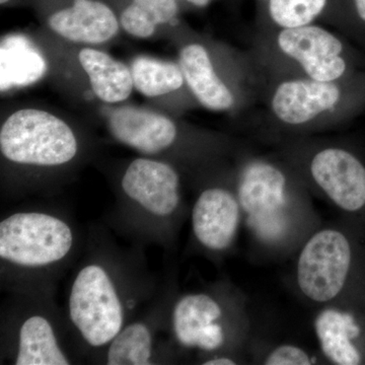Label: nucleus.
<instances>
[{"instance_id": "1", "label": "nucleus", "mask_w": 365, "mask_h": 365, "mask_svg": "<svg viewBox=\"0 0 365 365\" xmlns=\"http://www.w3.org/2000/svg\"><path fill=\"white\" fill-rule=\"evenodd\" d=\"M143 247L91 227L67 289L66 314L79 353L93 361L157 294Z\"/></svg>"}, {"instance_id": "2", "label": "nucleus", "mask_w": 365, "mask_h": 365, "mask_svg": "<svg viewBox=\"0 0 365 365\" xmlns=\"http://www.w3.org/2000/svg\"><path fill=\"white\" fill-rule=\"evenodd\" d=\"M83 249L66 211L46 205L9 211L0 220V288L6 294H55Z\"/></svg>"}, {"instance_id": "3", "label": "nucleus", "mask_w": 365, "mask_h": 365, "mask_svg": "<svg viewBox=\"0 0 365 365\" xmlns=\"http://www.w3.org/2000/svg\"><path fill=\"white\" fill-rule=\"evenodd\" d=\"M116 193L109 225L137 246L174 248L186 210L174 165L162 158H134L122 172Z\"/></svg>"}, {"instance_id": "4", "label": "nucleus", "mask_w": 365, "mask_h": 365, "mask_svg": "<svg viewBox=\"0 0 365 365\" xmlns=\"http://www.w3.org/2000/svg\"><path fill=\"white\" fill-rule=\"evenodd\" d=\"M83 360L55 294H6L0 307V364L71 365Z\"/></svg>"}, {"instance_id": "5", "label": "nucleus", "mask_w": 365, "mask_h": 365, "mask_svg": "<svg viewBox=\"0 0 365 365\" xmlns=\"http://www.w3.org/2000/svg\"><path fill=\"white\" fill-rule=\"evenodd\" d=\"M73 129L51 113L21 109L7 118L0 129V153L9 169L26 172L19 195L42 188L46 175L71 167L81 155Z\"/></svg>"}, {"instance_id": "6", "label": "nucleus", "mask_w": 365, "mask_h": 365, "mask_svg": "<svg viewBox=\"0 0 365 365\" xmlns=\"http://www.w3.org/2000/svg\"><path fill=\"white\" fill-rule=\"evenodd\" d=\"M173 275L160 285L157 294L118 333L93 364L106 365H153L174 361L176 350L169 340L160 339L168 333L173 300L176 297Z\"/></svg>"}, {"instance_id": "7", "label": "nucleus", "mask_w": 365, "mask_h": 365, "mask_svg": "<svg viewBox=\"0 0 365 365\" xmlns=\"http://www.w3.org/2000/svg\"><path fill=\"white\" fill-rule=\"evenodd\" d=\"M228 304L218 290L176 294L168 324L170 342L176 352L197 350L205 357L225 354L232 340Z\"/></svg>"}, {"instance_id": "8", "label": "nucleus", "mask_w": 365, "mask_h": 365, "mask_svg": "<svg viewBox=\"0 0 365 365\" xmlns=\"http://www.w3.org/2000/svg\"><path fill=\"white\" fill-rule=\"evenodd\" d=\"M351 261V246L344 234L333 228L319 230L299 254L297 279L300 292L317 304L332 302L345 287Z\"/></svg>"}, {"instance_id": "9", "label": "nucleus", "mask_w": 365, "mask_h": 365, "mask_svg": "<svg viewBox=\"0 0 365 365\" xmlns=\"http://www.w3.org/2000/svg\"><path fill=\"white\" fill-rule=\"evenodd\" d=\"M344 81H319L304 76L280 81L271 95V113L276 121L288 127L309 126L335 116L348 102Z\"/></svg>"}, {"instance_id": "10", "label": "nucleus", "mask_w": 365, "mask_h": 365, "mask_svg": "<svg viewBox=\"0 0 365 365\" xmlns=\"http://www.w3.org/2000/svg\"><path fill=\"white\" fill-rule=\"evenodd\" d=\"M276 45L283 55L294 60L309 78L337 81L348 78L351 71L344 43L319 26L282 29Z\"/></svg>"}, {"instance_id": "11", "label": "nucleus", "mask_w": 365, "mask_h": 365, "mask_svg": "<svg viewBox=\"0 0 365 365\" xmlns=\"http://www.w3.org/2000/svg\"><path fill=\"white\" fill-rule=\"evenodd\" d=\"M242 213L237 192L222 185L201 190L191 211V230L199 248L213 256L232 248L241 227Z\"/></svg>"}, {"instance_id": "12", "label": "nucleus", "mask_w": 365, "mask_h": 365, "mask_svg": "<svg viewBox=\"0 0 365 365\" xmlns=\"http://www.w3.org/2000/svg\"><path fill=\"white\" fill-rule=\"evenodd\" d=\"M309 174L314 184L338 207L349 212L365 205V167L345 148L329 146L312 157Z\"/></svg>"}, {"instance_id": "13", "label": "nucleus", "mask_w": 365, "mask_h": 365, "mask_svg": "<svg viewBox=\"0 0 365 365\" xmlns=\"http://www.w3.org/2000/svg\"><path fill=\"white\" fill-rule=\"evenodd\" d=\"M237 195L242 213L258 232L271 227L287 203L288 181L283 170L265 160H253L242 168Z\"/></svg>"}, {"instance_id": "14", "label": "nucleus", "mask_w": 365, "mask_h": 365, "mask_svg": "<svg viewBox=\"0 0 365 365\" xmlns=\"http://www.w3.org/2000/svg\"><path fill=\"white\" fill-rule=\"evenodd\" d=\"M108 130L117 143L144 157L157 158L176 148V123L160 113L143 108L119 107L107 118Z\"/></svg>"}, {"instance_id": "15", "label": "nucleus", "mask_w": 365, "mask_h": 365, "mask_svg": "<svg viewBox=\"0 0 365 365\" xmlns=\"http://www.w3.org/2000/svg\"><path fill=\"white\" fill-rule=\"evenodd\" d=\"M48 24L60 37L79 44H104L119 32L112 9L97 0H74L71 7L53 14Z\"/></svg>"}, {"instance_id": "16", "label": "nucleus", "mask_w": 365, "mask_h": 365, "mask_svg": "<svg viewBox=\"0 0 365 365\" xmlns=\"http://www.w3.org/2000/svg\"><path fill=\"white\" fill-rule=\"evenodd\" d=\"M179 64L185 83L204 108L215 112L230 111L234 108L235 95L216 73L203 45L192 43L185 46L180 52Z\"/></svg>"}, {"instance_id": "17", "label": "nucleus", "mask_w": 365, "mask_h": 365, "mask_svg": "<svg viewBox=\"0 0 365 365\" xmlns=\"http://www.w3.org/2000/svg\"><path fill=\"white\" fill-rule=\"evenodd\" d=\"M78 60L98 100L107 104H117L130 97L133 78L131 68L123 62L93 48L81 50Z\"/></svg>"}, {"instance_id": "18", "label": "nucleus", "mask_w": 365, "mask_h": 365, "mask_svg": "<svg viewBox=\"0 0 365 365\" xmlns=\"http://www.w3.org/2000/svg\"><path fill=\"white\" fill-rule=\"evenodd\" d=\"M314 328L322 351L330 361L339 365L360 364L361 356L352 343L359 337L360 329L352 314L327 309L316 319Z\"/></svg>"}, {"instance_id": "19", "label": "nucleus", "mask_w": 365, "mask_h": 365, "mask_svg": "<svg viewBox=\"0 0 365 365\" xmlns=\"http://www.w3.org/2000/svg\"><path fill=\"white\" fill-rule=\"evenodd\" d=\"M1 91L32 85L42 78L46 63L32 43L23 36L6 37L1 43Z\"/></svg>"}, {"instance_id": "20", "label": "nucleus", "mask_w": 365, "mask_h": 365, "mask_svg": "<svg viewBox=\"0 0 365 365\" xmlns=\"http://www.w3.org/2000/svg\"><path fill=\"white\" fill-rule=\"evenodd\" d=\"M130 68L134 88L145 97L167 95L185 83L181 67L174 62L139 56L132 61Z\"/></svg>"}, {"instance_id": "21", "label": "nucleus", "mask_w": 365, "mask_h": 365, "mask_svg": "<svg viewBox=\"0 0 365 365\" xmlns=\"http://www.w3.org/2000/svg\"><path fill=\"white\" fill-rule=\"evenodd\" d=\"M176 0H133L121 14V25L129 35L139 39L150 38L158 26L175 20Z\"/></svg>"}, {"instance_id": "22", "label": "nucleus", "mask_w": 365, "mask_h": 365, "mask_svg": "<svg viewBox=\"0 0 365 365\" xmlns=\"http://www.w3.org/2000/svg\"><path fill=\"white\" fill-rule=\"evenodd\" d=\"M327 0H269V14L282 29L311 25L323 13Z\"/></svg>"}, {"instance_id": "23", "label": "nucleus", "mask_w": 365, "mask_h": 365, "mask_svg": "<svg viewBox=\"0 0 365 365\" xmlns=\"http://www.w3.org/2000/svg\"><path fill=\"white\" fill-rule=\"evenodd\" d=\"M311 355L294 345H280L266 357V365H311L314 364Z\"/></svg>"}, {"instance_id": "24", "label": "nucleus", "mask_w": 365, "mask_h": 365, "mask_svg": "<svg viewBox=\"0 0 365 365\" xmlns=\"http://www.w3.org/2000/svg\"><path fill=\"white\" fill-rule=\"evenodd\" d=\"M201 364L204 365H235L237 362L227 354H216L205 357Z\"/></svg>"}, {"instance_id": "25", "label": "nucleus", "mask_w": 365, "mask_h": 365, "mask_svg": "<svg viewBox=\"0 0 365 365\" xmlns=\"http://www.w3.org/2000/svg\"><path fill=\"white\" fill-rule=\"evenodd\" d=\"M357 16L365 26V0H354Z\"/></svg>"}, {"instance_id": "26", "label": "nucleus", "mask_w": 365, "mask_h": 365, "mask_svg": "<svg viewBox=\"0 0 365 365\" xmlns=\"http://www.w3.org/2000/svg\"><path fill=\"white\" fill-rule=\"evenodd\" d=\"M190 4H194V6L203 7L207 6L211 0H187Z\"/></svg>"}, {"instance_id": "27", "label": "nucleus", "mask_w": 365, "mask_h": 365, "mask_svg": "<svg viewBox=\"0 0 365 365\" xmlns=\"http://www.w3.org/2000/svg\"><path fill=\"white\" fill-rule=\"evenodd\" d=\"M9 0H0V4H6V2H9Z\"/></svg>"}]
</instances>
